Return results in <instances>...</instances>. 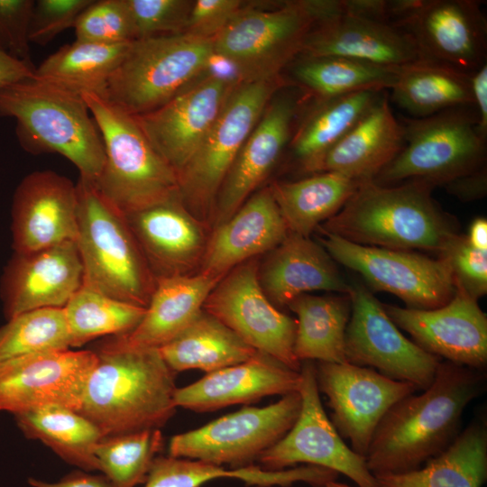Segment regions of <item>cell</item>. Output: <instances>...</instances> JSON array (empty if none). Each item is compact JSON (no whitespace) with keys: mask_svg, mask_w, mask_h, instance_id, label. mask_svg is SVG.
Instances as JSON below:
<instances>
[{"mask_svg":"<svg viewBox=\"0 0 487 487\" xmlns=\"http://www.w3.org/2000/svg\"><path fill=\"white\" fill-rule=\"evenodd\" d=\"M299 56L343 57L392 68L426 60L406 31L390 22L350 12L343 1L312 25Z\"/></svg>","mask_w":487,"mask_h":487,"instance_id":"21","label":"cell"},{"mask_svg":"<svg viewBox=\"0 0 487 487\" xmlns=\"http://www.w3.org/2000/svg\"><path fill=\"white\" fill-rule=\"evenodd\" d=\"M11 216L14 253H30L76 242L77 185L53 170H35L18 184Z\"/></svg>","mask_w":487,"mask_h":487,"instance_id":"22","label":"cell"},{"mask_svg":"<svg viewBox=\"0 0 487 487\" xmlns=\"http://www.w3.org/2000/svg\"><path fill=\"white\" fill-rule=\"evenodd\" d=\"M283 86L280 78L239 82L195 153L177 172L183 205L203 223L213 218L217 195L237 153Z\"/></svg>","mask_w":487,"mask_h":487,"instance_id":"10","label":"cell"},{"mask_svg":"<svg viewBox=\"0 0 487 487\" xmlns=\"http://www.w3.org/2000/svg\"><path fill=\"white\" fill-rule=\"evenodd\" d=\"M82 97L94 118L105 149L95 188L124 215L179 196L177 171L153 148L133 115L103 96Z\"/></svg>","mask_w":487,"mask_h":487,"instance_id":"5","label":"cell"},{"mask_svg":"<svg viewBox=\"0 0 487 487\" xmlns=\"http://www.w3.org/2000/svg\"><path fill=\"white\" fill-rule=\"evenodd\" d=\"M73 28L77 41L105 44L134 41L127 0H93Z\"/></svg>","mask_w":487,"mask_h":487,"instance_id":"44","label":"cell"},{"mask_svg":"<svg viewBox=\"0 0 487 487\" xmlns=\"http://www.w3.org/2000/svg\"><path fill=\"white\" fill-rule=\"evenodd\" d=\"M93 0H38L32 14L29 40L44 46L63 31L74 27Z\"/></svg>","mask_w":487,"mask_h":487,"instance_id":"47","label":"cell"},{"mask_svg":"<svg viewBox=\"0 0 487 487\" xmlns=\"http://www.w3.org/2000/svg\"><path fill=\"white\" fill-rule=\"evenodd\" d=\"M96 361L94 351L64 349L0 363V411L14 415L45 406L78 411Z\"/></svg>","mask_w":487,"mask_h":487,"instance_id":"18","label":"cell"},{"mask_svg":"<svg viewBox=\"0 0 487 487\" xmlns=\"http://www.w3.org/2000/svg\"><path fill=\"white\" fill-rule=\"evenodd\" d=\"M164 446L160 428L103 437L94 454L99 471L114 487H135L145 482L152 464Z\"/></svg>","mask_w":487,"mask_h":487,"instance_id":"42","label":"cell"},{"mask_svg":"<svg viewBox=\"0 0 487 487\" xmlns=\"http://www.w3.org/2000/svg\"><path fill=\"white\" fill-rule=\"evenodd\" d=\"M260 285L276 306H287L298 296L314 290L349 294L351 286L320 244L289 233L259 264Z\"/></svg>","mask_w":487,"mask_h":487,"instance_id":"28","label":"cell"},{"mask_svg":"<svg viewBox=\"0 0 487 487\" xmlns=\"http://www.w3.org/2000/svg\"><path fill=\"white\" fill-rule=\"evenodd\" d=\"M287 307L296 314L294 354L300 362L347 363L345 332L350 299L303 294Z\"/></svg>","mask_w":487,"mask_h":487,"instance_id":"36","label":"cell"},{"mask_svg":"<svg viewBox=\"0 0 487 487\" xmlns=\"http://www.w3.org/2000/svg\"><path fill=\"white\" fill-rule=\"evenodd\" d=\"M238 83L212 73L161 106L133 117L153 148L178 172L195 153Z\"/></svg>","mask_w":487,"mask_h":487,"instance_id":"19","label":"cell"},{"mask_svg":"<svg viewBox=\"0 0 487 487\" xmlns=\"http://www.w3.org/2000/svg\"><path fill=\"white\" fill-rule=\"evenodd\" d=\"M476 0L391 1L390 20L424 59L472 75L486 64L487 21Z\"/></svg>","mask_w":487,"mask_h":487,"instance_id":"12","label":"cell"},{"mask_svg":"<svg viewBox=\"0 0 487 487\" xmlns=\"http://www.w3.org/2000/svg\"><path fill=\"white\" fill-rule=\"evenodd\" d=\"M124 216L155 279L199 267L208 241L205 223L179 196Z\"/></svg>","mask_w":487,"mask_h":487,"instance_id":"25","label":"cell"},{"mask_svg":"<svg viewBox=\"0 0 487 487\" xmlns=\"http://www.w3.org/2000/svg\"><path fill=\"white\" fill-rule=\"evenodd\" d=\"M34 2L0 0V51L30 66H34L29 40Z\"/></svg>","mask_w":487,"mask_h":487,"instance_id":"48","label":"cell"},{"mask_svg":"<svg viewBox=\"0 0 487 487\" xmlns=\"http://www.w3.org/2000/svg\"><path fill=\"white\" fill-rule=\"evenodd\" d=\"M301 408L289 432L258 458L260 467L285 470L308 464L342 473L358 487H378L365 458L347 446L326 416L319 397L313 361L301 363Z\"/></svg>","mask_w":487,"mask_h":487,"instance_id":"16","label":"cell"},{"mask_svg":"<svg viewBox=\"0 0 487 487\" xmlns=\"http://www.w3.org/2000/svg\"><path fill=\"white\" fill-rule=\"evenodd\" d=\"M300 408L299 391L263 408L244 407L201 427L173 436L169 455L232 468L253 465L289 432Z\"/></svg>","mask_w":487,"mask_h":487,"instance_id":"11","label":"cell"},{"mask_svg":"<svg viewBox=\"0 0 487 487\" xmlns=\"http://www.w3.org/2000/svg\"><path fill=\"white\" fill-rule=\"evenodd\" d=\"M325 487H352L350 485L337 482L336 481L330 482L325 485Z\"/></svg>","mask_w":487,"mask_h":487,"instance_id":"55","label":"cell"},{"mask_svg":"<svg viewBox=\"0 0 487 487\" xmlns=\"http://www.w3.org/2000/svg\"><path fill=\"white\" fill-rule=\"evenodd\" d=\"M433 188L422 180L364 181L319 228L361 245L440 253L457 234L431 197Z\"/></svg>","mask_w":487,"mask_h":487,"instance_id":"3","label":"cell"},{"mask_svg":"<svg viewBox=\"0 0 487 487\" xmlns=\"http://www.w3.org/2000/svg\"><path fill=\"white\" fill-rule=\"evenodd\" d=\"M258 269L255 258L231 270L209 293L203 309L256 351L300 372L301 363L294 354L296 320L267 298L260 285Z\"/></svg>","mask_w":487,"mask_h":487,"instance_id":"14","label":"cell"},{"mask_svg":"<svg viewBox=\"0 0 487 487\" xmlns=\"http://www.w3.org/2000/svg\"><path fill=\"white\" fill-rule=\"evenodd\" d=\"M302 106L296 92L272 96L237 153L216 198L214 227L228 220L269 174L293 134Z\"/></svg>","mask_w":487,"mask_h":487,"instance_id":"23","label":"cell"},{"mask_svg":"<svg viewBox=\"0 0 487 487\" xmlns=\"http://www.w3.org/2000/svg\"><path fill=\"white\" fill-rule=\"evenodd\" d=\"M388 317L426 352L459 365L485 371L487 317L477 299L460 288L436 308L382 305Z\"/></svg>","mask_w":487,"mask_h":487,"instance_id":"20","label":"cell"},{"mask_svg":"<svg viewBox=\"0 0 487 487\" xmlns=\"http://www.w3.org/2000/svg\"><path fill=\"white\" fill-rule=\"evenodd\" d=\"M485 165L478 170L461 176L445 185L448 192L461 200H473L482 198L486 194Z\"/></svg>","mask_w":487,"mask_h":487,"instance_id":"50","label":"cell"},{"mask_svg":"<svg viewBox=\"0 0 487 487\" xmlns=\"http://www.w3.org/2000/svg\"><path fill=\"white\" fill-rule=\"evenodd\" d=\"M288 234L270 188H263L214 227L198 272L222 278L244 262L271 252Z\"/></svg>","mask_w":487,"mask_h":487,"instance_id":"27","label":"cell"},{"mask_svg":"<svg viewBox=\"0 0 487 487\" xmlns=\"http://www.w3.org/2000/svg\"><path fill=\"white\" fill-rule=\"evenodd\" d=\"M158 349L175 373L191 369L212 372L244 362L257 352L204 309Z\"/></svg>","mask_w":487,"mask_h":487,"instance_id":"34","label":"cell"},{"mask_svg":"<svg viewBox=\"0 0 487 487\" xmlns=\"http://www.w3.org/2000/svg\"><path fill=\"white\" fill-rule=\"evenodd\" d=\"M221 279L201 272L157 278L140 323L130 332L114 335L102 345L115 348H160L199 314Z\"/></svg>","mask_w":487,"mask_h":487,"instance_id":"29","label":"cell"},{"mask_svg":"<svg viewBox=\"0 0 487 487\" xmlns=\"http://www.w3.org/2000/svg\"><path fill=\"white\" fill-rule=\"evenodd\" d=\"M378 487H482L487 480V418L481 413L440 455L417 470L374 475Z\"/></svg>","mask_w":487,"mask_h":487,"instance_id":"31","label":"cell"},{"mask_svg":"<svg viewBox=\"0 0 487 487\" xmlns=\"http://www.w3.org/2000/svg\"><path fill=\"white\" fill-rule=\"evenodd\" d=\"M28 482L32 487H114L104 474L96 475L80 471L73 472L57 482H46L34 478H30Z\"/></svg>","mask_w":487,"mask_h":487,"instance_id":"52","label":"cell"},{"mask_svg":"<svg viewBox=\"0 0 487 487\" xmlns=\"http://www.w3.org/2000/svg\"><path fill=\"white\" fill-rule=\"evenodd\" d=\"M240 0L194 1L183 33L214 39L243 8Z\"/></svg>","mask_w":487,"mask_h":487,"instance_id":"49","label":"cell"},{"mask_svg":"<svg viewBox=\"0 0 487 487\" xmlns=\"http://www.w3.org/2000/svg\"><path fill=\"white\" fill-rule=\"evenodd\" d=\"M300 372L262 353L250 359L208 372L174 392L176 407L208 412L235 404H248L271 395L299 391Z\"/></svg>","mask_w":487,"mask_h":487,"instance_id":"26","label":"cell"},{"mask_svg":"<svg viewBox=\"0 0 487 487\" xmlns=\"http://www.w3.org/2000/svg\"><path fill=\"white\" fill-rule=\"evenodd\" d=\"M403 126L384 91L371 109L326 154L321 172L341 173L359 181L373 180L401 151Z\"/></svg>","mask_w":487,"mask_h":487,"instance_id":"30","label":"cell"},{"mask_svg":"<svg viewBox=\"0 0 487 487\" xmlns=\"http://www.w3.org/2000/svg\"><path fill=\"white\" fill-rule=\"evenodd\" d=\"M0 116L15 120L29 153H58L94 182L105 162L103 141L82 95L35 76L0 88Z\"/></svg>","mask_w":487,"mask_h":487,"instance_id":"4","label":"cell"},{"mask_svg":"<svg viewBox=\"0 0 487 487\" xmlns=\"http://www.w3.org/2000/svg\"><path fill=\"white\" fill-rule=\"evenodd\" d=\"M399 120L404 145L373 182L391 186L422 180L433 187L445 186L485 165L486 141L477 132L474 107H455L429 116H401Z\"/></svg>","mask_w":487,"mask_h":487,"instance_id":"8","label":"cell"},{"mask_svg":"<svg viewBox=\"0 0 487 487\" xmlns=\"http://www.w3.org/2000/svg\"><path fill=\"white\" fill-rule=\"evenodd\" d=\"M131 43L105 44L76 40L46 58L35 69L34 76L79 94L90 92L103 96L109 78L124 59Z\"/></svg>","mask_w":487,"mask_h":487,"instance_id":"39","label":"cell"},{"mask_svg":"<svg viewBox=\"0 0 487 487\" xmlns=\"http://www.w3.org/2000/svg\"><path fill=\"white\" fill-rule=\"evenodd\" d=\"M69 347L71 341L63 308L26 311L0 327V363Z\"/></svg>","mask_w":487,"mask_h":487,"instance_id":"43","label":"cell"},{"mask_svg":"<svg viewBox=\"0 0 487 487\" xmlns=\"http://www.w3.org/2000/svg\"><path fill=\"white\" fill-rule=\"evenodd\" d=\"M468 243L479 251H487V221L485 218H476L471 225Z\"/></svg>","mask_w":487,"mask_h":487,"instance_id":"54","label":"cell"},{"mask_svg":"<svg viewBox=\"0 0 487 487\" xmlns=\"http://www.w3.org/2000/svg\"><path fill=\"white\" fill-rule=\"evenodd\" d=\"M289 66L294 81L315 100L390 90L399 69L334 56H298Z\"/></svg>","mask_w":487,"mask_h":487,"instance_id":"37","label":"cell"},{"mask_svg":"<svg viewBox=\"0 0 487 487\" xmlns=\"http://www.w3.org/2000/svg\"><path fill=\"white\" fill-rule=\"evenodd\" d=\"M320 233V244L334 261L360 273L373 289L397 296L407 308H436L456 291L451 270L440 257L361 245L321 229Z\"/></svg>","mask_w":487,"mask_h":487,"instance_id":"13","label":"cell"},{"mask_svg":"<svg viewBox=\"0 0 487 487\" xmlns=\"http://www.w3.org/2000/svg\"><path fill=\"white\" fill-rule=\"evenodd\" d=\"M71 347L102 335H119L133 330L146 308L124 302L83 285L63 307Z\"/></svg>","mask_w":487,"mask_h":487,"instance_id":"41","label":"cell"},{"mask_svg":"<svg viewBox=\"0 0 487 487\" xmlns=\"http://www.w3.org/2000/svg\"><path fill=\"white\" fill-rule=\"evenodd\" d=\"M214 58L213 39L179 33L135 40L103 96L129 115L149 113L189 87Z\"/></svg>","mask_w":487,"mask_h":487,"instance_id":"9","label":"cell"},{"mask_svg":"<svg viewBox=\"0 0 487 487\" xmlns=\"http://www.w3.org/2000/svg\"><path fill=\"white\" fill-rule=\"evenodd\" d=\"M364 181L333 171L269 187L289 233L309 237L335 216Z\"/></svg>","mask_w":487,"mask_h":487,"instance_id":"33","label":"cell"},{"mask_svg":"<svg viewBox=\"0 0 487 487\" xmlns=\"http://www.w3.org/2000/svg\"><path fill=\"white\" fill-rule=\"evenodd\" d=\"M194 1L127 0L134 41L183 33Z\"/></svg>","mask_w":487,"mask_h":487,"instance_id":"45","label":"cell"},{"mask_svg":"<svg viewBox=\"0 0 487 487\" xmlns=\"http://www.w3.org/2000/svg\"><path fill=\"white\" fill-rule=\"evenodd\" d=\"M35 69V66H30L0 51V88L33 78Z\"/></svg>","mask_w":487,"mask_h":487,"instance_id":"53","label":"cell"},{"mask_svg":"<svg viewBox=\"0 0 487 487\" xmlns=\"http://www.w3.org/2000/svg\"><path fill=\"white\" fill-rule=\"evenodd\" d=\"M14 416L27 438L41 441L64 461L86 472L99 471L94 449L103 436L78 411L45 406Z\"/></svg>","mask_w":487,"mask_h":487,"instance_id":"38","label":"cell"},{"mask_svg":"<svg viewBox=\"0 0 487 487\" xmlns=\"http://www.w3.org/2000/svg\"><path fill=\"white\" fill-rule=\"evenodd\" d=\"M390 90L393 102L413 117L473 107L471 75L429 60L400 67Z\"/></svg>","mask_w":487,"mask_h":487,"instance_id":"35","label":"cell"},{"mask_svg":"<svg viewBox=\"0 0 487 487\" xmlns=\"http://www.w3.org/2000/svg\"><path fill=\"white\" fill-rule=\"evenodd\" d=\"M316 365L318 391L327 398L331 422L351 448L365 458L375 428L386 412L416 387L350 363Z\"/></svg>","mask_w":487,"mask_h":487,"instance_id":"17","label":"cell"},{"mask_svg":"<svg viewBox=\"0 0 487 487\" xmlns=\"http://www.w3.org/2000/svg\"><path fill=\"white\" fill-rule=\"evenodd\" d=\"M350 318L345 332L347 363L368 367L396 381L428 388L441 359L408 339L367 289L351 286Z\"/></svg>","mask_w":487,"mask_h":487,"instance_id":"15","label":"cell"},{"mask_svg":"<svg viewBox=\"0 0 487 487\" xmlns=\"http://www.w3.org/2000/svg\"><path fill=\"white\" fill-rule=\"evenodd\" d=\"M456 288L478 299L487 292V251L473 248L466 236L456 234L440 252Z\"/></svg>","mask_w":487,"mask_h":487,"instance_id":"46","label":"cell"},{"mask_svg":"<svg viewBox=\"0 0 487 487\" xmlns=\"http://www.w3.org/2000/svg\"><path fill=\"white\" fill-rule=\"evenodd\" d=\"M220 478L238 479L248 485L260 487H288L302 482L304 473L299 467L280 471L265 470L254 465L225 469L199 460L157 456L144 487H200Z\"/></svg>","mask_w":487,"mask_h":487,"instance_id":"40","label":"cell"},{"mask_svg":"<svg viewBox=\"0 0 487 487\" xmlns=\"http://www.w3.org/2000/svg\"><path fill=\"white\" fill-rule=\"evenodd\" d=\"M78 413L103 437L161 428L176 411L175 372L158 348L101 345Z\"/></svg>","mask_w":487,"mask_h":487,"instance_id":"2","label":"cell"},{"mask_svg":"<svg viewBox=\"0 0 487 487\" xmlns=\"http://www.w3.org/2000/svg\"><path fill=\"white\" fill-rule=\"evenodd\" d=\"M473 107L477 114V132L487 138V63L471 75Z\"/></svg>","mask_w":487,"mask_h":487,"instance_id":"51","label":"cell"},{"mask_svg":"<svg viewBox=\"0 0 487 487\" xmlns=\"http://www.w3.org/2000/svg\"><path fill=\"white\" fill-rule=\"evenodd\" d=\"M83 284L76 242L14 253L4 270L0 295L8 319L26 311L63 308Z\"/></svg>","mask_w":487,"mask_h":487,"instance_id":"24","label":"cell"},{"mask_svg":"<svg viewBox=\"0 0 487 487\" xmlns=\"http://www.w3.org/2000/svg\"><path fill=\"white\" fill-rule=\"evenodd\" d=\"M483 371L441 362L431 385L396 402L374 430L365 461L373 475L417 470L461 432L465 408L486 389Z\"/></svg>","mask_w":487,"mask_h":487,"instance_id":"1","label":"cell"},{"mask_svg":"<svg viewBox=\"0 0 487 487\" xmlns=\"http://www.w3.org/2000/svg\"><path fill=\"white\" fill-rule=\"evenodd\" d=\"M76 185V244L83 265V285L146 308L156 279L124 214L90 181L79 178Z\"/></svg>","mask_w":487,"mask_h":487,"instance_id":"6","label":"cell"},{"mask_svg":"<svg viewBox=\"0 0 487 487\" xmlns=\"http://www.w3.org/2000/svg\"><path fill=\"white\" fill-rule=\"evenodd\" d=\"M330 7V0L288 1L271 10L243 7L213 39L215 56L233 68L239 82L278 78Z\"/></svg>","mask_w":487,"mask_h":487,"instance_id":"7","label":"cell"},{"mask_svg":"<svg viewBox=\"0 0 487 487\" xmlns=\"http://www.w3.org/2000/svg\"><path fill=\"white\" fill-rule=\"evenodd\" d=\"M384 91H362L326 100H315L289 143L300 170L321 172L329 151L371 109Z\"/></svg>","mask_w":487,"mask_h":487,"instance_id":"32","label":"cell"}]
</instances>
